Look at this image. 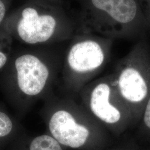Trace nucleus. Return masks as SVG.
<instances>
[{
  "label": "nucleus",
  "instance_id": "nucleus-3",
  "mask_svg": "<svg viewBox=\"0 0 150 150\" xmlns=\"http://www.w3.org/2000/svg\"><path fill=\"white\" fill-rule=\"evenodd\" d=\"M81 115L77 118L66 110L54 113L49 121V129L59 144L77 149L86 143L91 134L92 122Z\"/></svg>",
  "mask_w": 150,
  "mask_h": 150
},
{
  "label": "nucleus",
  "instance_id": "nucleus-12",
  "mask_svg": "<svg viewBox=\"0 0 150 150\" xmlns=\"http://www.w3.org/2000/svg\"><path fill=\"white\" fill-rule=\"evenodd\" d=\"M7 57L5 54L0 52V69L4 66L7 62Z\"/></svg>",
  "mask_w": 150,
  "mask_h": 150
},
{
  "label": "nucleus",
  "instance_id": "nucleus-7",
  "mask_svg": "<svg viewBox=\"0 0 150 150\" xmlns=\"http://www.w3.org/2000/svg\"><path fill=\"white\" fill-rule=\"evenodd\" d=\"M92 6L113 21L126 25L132 21L137 15L135 0H91Z\"/></svg>",
  "mask_w": 150,
  "mask_h": 150
},
{
  "label": "nucleus",
  "instance_id": "nucleus-5",
  "mask_svg": "<svg viewBox=\"0 0 150 150\" xmlns=\"http://www.w3.org/2000/svg\"><path fill=\"white\" fill-rule=\"evenodd\" d=\"M18 86L25 94L35 96L43 90L49 76V70L38 57L24 54L15 61Z\"/></svg>",
  "mask_w": 150,
  "mask_h": 150
},
{
  "label": "nucleus",
  "instance_id": "nucleus-6",
  "mask_svg": "<svg viewBox=\"0 0 150 150\" xmlns=\"http://www.w3.org/2000/svg\"><path fill=\"white\" fill-rule=\"evenodd\" d=\"M17 26L18 33L23 41L35 44L47 41L54 35L56 21L50 15H39L36 10L28 7L22 12Z\"/></svg>",
  "mask_w": 150,
  "mask_h": 150
},
{
  "label": "nucleus",
  "instance_id": "nucleus-9",
  "mask_svg": "<svg viewBox=\"0 0 150 150\" xmlns=\"http://www.w3.org/2000/svg\"><path fill=\"white\" fill-rule=\"evenodd\" d=\"M12 129L10 118L5 113L0 112V137L8 135Z\"/></svg>",
  "mask_w": 150,
  "mask_h": 150
},
{
  "label": "nucleus",
  "instance_id": "nucleus-1",
  "mask_svg": "<svg viewBox=\"0 0 150 150\" xmlns=\"http://www.w3.org/2000/svg\"><path fill=\"white\" fill-rule=\"evenodd\" d=\"M112 78L113 86L132 122L140 121L150 96V69L143 67L131 54Z\"/></svg>",
  "mask_w": 150,
  "mask_h": 150
},
{
  "label": "nucleus",
  "instance_id": "nucleus-10",
  "mask_svg": "<svg viewBox=\"0 0 150 150\" xmlns=\"http://www.w3.org/2000/svg\"><path fill=\"white\" fill-rule=\"evenodd\" d=\"M140 121L141 125L150 131V96L146 102Z\"/></svg>",
  "mask_w": 150,
  "mask_h": 150
},
{
  "label": "nucleus",
  "instance_id": "nucleus-8",
  "mask_svg": "<svg viewBox=\"0 0 150 150\" xmlns=\"http://www.w3.org/2000/svg\"><path fill=\"white\" fill-rule=\"evenodd\" d=\"M30 150H62L59 143L50 136L44 134L36 137L30 145Z\"/></svg>",
  "mask_w": 150,
  "mask_h": 150
},
{
  "label": "nucleus",
  "instance_id": "nucleus-11",
  "mask_svg": "<svg viewBox=\"0 0 150 150\" xmlns=\"http://www.w3.org/2000/svg\"><path fill=\"white\" fill-rule=\"evenodd\" d=\"M6 7L4 4L0 0V23L4 18L5 16Z\"/></svg>",
  "mask_w": 150,
  "mask_h": 150
},
{
  "label": "nucleus",
  "instance_id": "nucleus-2",
  "mask_svg": "<svg viewBox=\"0 0 150 150\" xmlns=\"http://www.w3.org/2000/svg\"><path fill=\"white\" fill-rule=\"evenodd\" d=\"M83 101L90 115L103 126L117 129L132 122L113 86L112 78L92 83L85 92Z\"/></svg>",
  "mask_w": 150,
  "mask_h": 150
},
{
  "label": "nucleus",
  "instance_id": "nucleus-4",
  "mask_svg": "<svg viewBox=\"0 0 150 150\" xmlns=\"http://www.w3.org/2000/svg\"><path fill=\"white\" fill-rule=\"evenodd\" d=\"M106 56L102 44L95 40H81L72 45L67 55V64L80 78V86L102 67Z\"/></svg>",
  "mask_w": 150,
  "mask_h": 150
}]
</instances>
